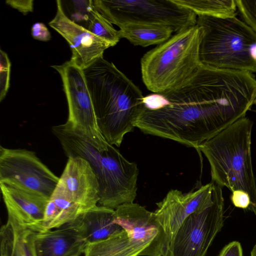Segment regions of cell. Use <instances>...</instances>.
Masks as SVG:
<instances>
[{"mask_svg": "<svg viewBox=\"0 0 256 256\" xmlns=\"http://www.w3.org/2000/svg\"><path fill=\"white\" fill-rule=\"evenodd\" d=\"M56 14L48 24L68 43L72 52L70 60L82 70L90 66L103 56L106 50L114 46L70 20L64 10L62 1L56 0Z\"/></svg>", "mask_w": 256, "mask_h": 256, "instance_id": "13", "label": "cell"}, {"mask_svg": "<svg viewBox=\"0 0 256 256\" xmlns=\"http://www.w3.org/2000/svg\"><path fill=\"white\" fill-rule=\"evenodd\" d=\"M96 9L119 28L128 24L161 25L175 33L196 24L197 15L173 0H92Z\"/></svg>", "mask_w": 256, "mask_h": 256, "instance_id": "8", "label": "cell"}, {"mask_svg": "<svg viewBox=\"0 0 256 256\" xmlns=\"http://www.w3.org/2000/svg\"><path fill=\"white\" fill-rule=\"evenodd\" d=\"M202 30L196 26L175 33L146 52L140 60L142 81L153 93H161L182 82L200 66Z\"/></svg>", "mask_w": 256, "mask_h": 256, "instance_id": "7", "label": "cell"}, {"mask_svg": "<svg viewBox=\"0 0 256 256\" xmlns=\"http://www.w3.org/2000/svg\"><path fill=\"white\" fill-rule=\"evenodd\" d=\"M56 187L86 212L98 202V180L90 164L80 157L68 158Z\"/></svg>", "mask_w": 256, "mask_h": 256, "instance_id": "14", "label": "cell"}, {"mask_svg": "<svg viewBox=\"0 0 256 256\" xmlns=\"http://www.w3.org/2000/svg\"><path fill=\"white\" fill-rule=\"evenodd\" d=\"M114 215V222L124 230L88 244L84 256H168L166 234L154 212L132 202L118 206Z\"/></svg>", "mask_w": 256, "mask_h": 256, "instance_id": "6", "label": "cell"}, {"mask_svg": "<svg viewBox=\"0 0 256 256\" xmlns=\"http://www.w3.org/2000/svg\"><path fill=\"white\" fill-rule=\"evenodd\" d=\"M59 180L34 152L0 146V182L50 198Z\"/></svg>", "mask_w": 256, "mask_h": 256, "instance_id": "11", "label": "cell"}, {"mask_svg": "<svg viewBox=\"0 0 256 256\" xmlns=\"http://www.w3.org/2000/svg\"><path fill=\"white\" fill-rule=\"evenodd\" d=\"M230 199L232 204L238 208L248 209L250 206V200L249 196L242 190L232 192Z\"/></svg>", "mask_w": 256, "mask_h": 256, "instance_id": "26", "label": "cell"}, {"mask_svg": "<svg viewBox=\"0 0 256 256\" xmlns=\"http://www.w3.org/2000/svg\"><path fill=\"white\" fill-rule=\"evenodd\" d=\"M83 27L114 46L116 45L122 38L119 30H116L112 24L100 14L94 6Z\"/></svg>", "mask_w": 256, "mask_h": 256, "instance_id": "20", "label": "cell"}, {"mask_svg": "<svg viewBox=\"0 0 256 256\" xmlns=\"http://www.w3.org/2000/svg\"><path fill=\"white\" fill-rule=\"evenodd\" d=\"M6 2L14 8L18 10L23 14L33 11V0H6Z\"/></svg>", "mask_w": 256, "mask_h": 256, "instance_id": "27", "label": "cell"}, {"mask_svg": "<svg viewBox=\"0 0 256 256\" xmlns=\"http://www.w3.org/2000/svg\"><path fill=\"white\" fill-rule=\"evenodd\" d=\"M166 98L160 93H153L144 96V107L150 110H156L163 108L166 104Z\"/></svg>", "mask_w": 256, "mask_h": 256, "instance_id": "24", "label": "cell"}, {"mask_svg": "<svg viewBox=\"0 0 256 256\" xmlns=\"http://www.w3.org/2000/svg\"><path fill=\"white\" fill-rule=\"evenodd\" d=\"M219 256H243L240 244L237 241L229 243L222 249Z\"/></svg>", "mask_w": 256, "mask_h": 256, "instance_id": "28", "label": "cell"}, {"mask_svg": "<svg viewBox=\"0 0 256 256\" xmlns=\"http://www.w3.org/2000/svg\"><path fill=\"white\" fill-rule=\"evenodd\" d=\"M214 186V182H211L186 194L172 190L162 201L156 204L158 208L154 212L163 228L169 248L184 220L192 214L204 210L212 204Z\"/></svg>", "mask_w": 256, "mask_h": 256, "instance_id": "12", "label": "cell"}, {"mask_svg": "<svg viewBox=\"0 0 256 256\" xmlns=\"http://www.w3.org/2000/svg\"><path fill=\"white\" fill-rule=\"evenodd\" d=\"M177 4L188 8L196 15L218 18L236 16L235 0H173Z\"/></svg>", "mask_w": 256, "mask_h": 256, "instance_id": "19", "label": "cell"}, {"mask_svg": "<svg viewBox=\"0 0 256 256\" xmlns=\"http://www.w3.org/2000/svg\"><path fill=\"white\" fill-rule=\"evenodd\" d=\"M8 214L19 224L32 230L42 232V224L50 198L19 188L0 182Z\"/></svg>", "mask_w": 256, "mask_h": 256, "instance_id": "15", "label": "cell"}, {"mask_svg": "<svg viewBox=\"0 0 256 256\" xmlns=\"http://www.w3.org/2000/svg\"><path fill=\"white\" fill-rule=\"evenodd\" d=\"M224 222L222 188L214 182L212 204L184 220L170 243L168 256H205Z\"/></svg>", "mask_w": 256, "mask_h": 256, "instance_id": "10", "label": "cell"}, {"mask_svg": "<svg viewBox=\"0 0 256 256\" xmlns=\"http://www.w3.org/2000/svg\"><path fill=\"white\" fill-rule=\"evenodd\" d=\"M31 34L34 39L40 41L47 42L51 38L49 30L42 22H37L33 24L31 28Z\"/></svg>", "mask_w": 256, "mask_h": 256, "instance_id": "25", "label": "cell"}, {"mask_svg": "<svg viewBox=\"0 0 256 256\" xmlns=\"http://www.w3.org/2000/svg\"><path fill=\"white\" fill-rule=\"evenodd\" d=\"M199 58L211 68L256 72V32L236 16H198Z\"/></svg>", "mask_w": 256, "mask_h": 256, "instance_id": "5", "label": "cell"}, {"mask_svg": "<svg viewBox=\"0 0 256 256\" xmlns=\"http://www.w3.org/2000/svg\"><path fill=\"white\" fill-rule=\"evenodd\" d=\"M120 28L121 38L142 47L159 45L168 40L174 32L170 28L161 25L128 24Z\"/></svg>", "mask_w": 256, "mask_h": 256, "instance_id": "18", "label": "cell"}, {"mask_svg": "<svg viewBox=\"0 0 256 256\" xmlns=\"http://www.w3.org/2000/svg\"><path fill=\"white\" fill-rule=\"evenodd\" d=\"M0 256H21L18 242L16 222L8 214L6 222L0 230Z\"/></svg>", "mask_w": 256, "mask_h": 256, "instance_id": "21", "label": "cell"}, {"mask_svg": "<svg viewBox=\"0 0 256 256\" xmlns=\"http://www.w3.org/2000/svg\"><path fill=\"white\" fill-rule=\"evenodd\" d=\"M83 72L99 128L109 144L120 146L144 106L142 92L103 56Z\"/></svg>", "mask_w": 256, "mask_h": 256, "instance_id": "2", "label": "cell"}, {"mask_svg": "<svg viewBox=\"0 0 256 256\" xmlns=\"http://www.w3.org/2000/svg\"><path fill=\"white\" fill-rule=\"evenodd\" d=\"M68 158L79 156L90 164L98 182L100 206L116 210L134 202L136 196L138 169L114 146L100 152L66 123L52 127Z\"/></svg>", "mask_w": 256, "mask_h": 256, "instance_id": "3", "label": "cell"}, {"mask_svg": "<svg viewBox=\"0 0 256 256\" xmlns=\"http://www.w3.org/2000/svg\"><path fill=\"white\" fill-rule=\"evenodd\" d=\"M164 106H144L135 127L143 132L198 149L254 104L252 84L242 72L202 64L188 78L161 92Z\"/></svg>", "mask_w": 256, "mask_h": 256, "instance_id": "1", "label": "cell"}, {"mask_svg": "<svg viewBox=\"0 0 256 256\" xmlns=\"http://www.w3.org/2000/svg\"><path fill=\"white\" fill-rule=\"evenodd\" d=\"M253 122L242 117L198 148L210 166L212 182L232 192L242 190L250 200L249 210L256 214V184L251 156Z\"/></svg>", "mask_w": 256, "mask_h": 256, "instance_id": "4", "label": "cell"}, {"mask_svg": "<svg viewBox=\"0 0 256 256\" xmlns=\"http://www.w3.org/2000/svg\"><path fill=\"white\" fill-rule=\"evenodd\" d=\"M88 243L81 232L70 223L54 230L36 232V256H80Z\"/></svg>", "mask_w": 256, "mask_h": 256, "instance_id": "16", "label": "cell"}, {"mask_svg": "<svg viewBox=\"0 0 256 256\" xmlns=\"http://www.w3.org/2000/svg\"><path fill=\"white\" fill-rule=\"evenodd\" d=\"M250 256H256V244L254 246L250 252Z\"/></svg>", "mask_w": 256, "mask_h": 256, "instance_id": "29", "label": "cell"}, {"mask_svg": "<svg viewBox=\"0 0 256 256\" xmlns=\"http://www.w3.org/2000/svg\"><path fill=\"white\" fill-rule=\"evenodd\" d=\"M244 22L256 32V0H235Z\"/></svg>", "mask_w": 256, "mask_h": 256, "instance_id": "22", "label": "cell"}, {"mask_svg": "<svg viewBox=\"0 0 256 256\" xmlns=\"http://www.w3.org/2000/svg\"><path fill=\"white\" fill-rule=\"evenodd\" d=\"M114 209L96 206L70 224L81 232L88 244H92L107 240L124 230L114 222Z\"/></svg>", "mask_w": 256, "mask_h": 256, "instance_id": "17", "label": "cell"}, {"mask_svg": "<svg viewBox=\"0 0 256 256\" xmlns=\"http://www.w3.org/2000/svg\"><path fill=\"white\" fill-rule=\"evenodd\" d=\"M11 64L6 52L0 50V102L5 98L10 85Z\"/></svg>", "mask_w": 256, "mask_h": 256, "instance_id": "23", "label": "cell"}, {"mask_svg": "<svg viewBox=\"0 0 256 256\" xmlns=\"http://www.w3.org/2000/svg\"><path fill=\"white\" fill-rule=\"evenodd\" d=\"M60 74L66 96L68 116L66 124L100 152L109 144L98 126L83 70L70 60L52 66Z\"/></svg>", "mask_w": 256, "mask_h": 256, "instance_id": "9", "label": "cell"}]
</instances>
